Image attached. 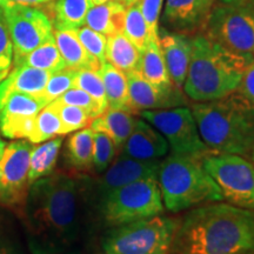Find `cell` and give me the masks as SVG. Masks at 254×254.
<instances>
[{"label": "cell", "instance_id": "18", "mask_svg": "<svg viewBox=\"0 0 254 254\" xmlns=\"http://www.w3.org/2000/svg\"><path fill=\"white\" fill-rule=\"evenodd\" d=\"M168 150L170 146L164 135L144 119H138L120 150V155L136 160H159L168 153Z\"/></svg>", "mask_w": 254, "mask_h": 254}, {"label": "cell", "instance_id": "23", "mask_svg": "<svg viewBox=\"0 0 254 254\" xmlns=\"http://www.w3.org/2000/svg\"><path fill=\"white\" fill-rule=\"evenodd\" d=\"M98 72L103 79L109 109L128 111V112L134 113L131 107V101H129L128 81H127L126 73L114 67L107 62L101 64Z\"/></svg>", "mask_w": 254, "mask_h": 254}, {"label": "cell", "instance_id": "1", "mask_svg": "<svg viewBox=\"0 0 254 254\" xmlns=\"http://www.w3.org/2000/svg\"><path fill=\"white\" fill-rule=\"evenodd\" d=\"M85 177L56 173L38 179L25 199V219L34 254H60L78 240L86 204Z\"/></svg>", "mask_w": 254, "mask_h": 254}, {"label": "cell", "instance_id": "3", "mask_svg": "<svg viewBox=\"0 0 254 254\" xmlns=\"http://www.w3.org/2000/svg\"><path fill=\"white\" fill-rule=\"evenodd\" d=\"M205 145L214 153L250 155L254 145V106L239 92L190 106Z\"/></svg>", "mask_w": 254, "mask_h": 254}, {"label": "cell", "instance_id": "30", "mask_svg": "<svg viewBox=\"0 0 254 254\" xmlns=\"http://www.w3.org/2000/svg\"><path fill=\"white\" fill-rule=\"evenodd\" d=\"M122 32L128 38L133 45L140 51V53H142V51L151 41V38L139 4L127 6Z\"/></svg>", "mask_w": 254, "mask_h": 254}, {"label": "cell", "instance_id": "10", "mask_svg": "<svg viewBox=\"0 0 254 254\" xmlns=\"http://www.w3.org/2000/svg\"><path fill=\"white\" fill-rule=\"evenodd\" d=\"M138 114L164 135L172 153L198 158L213 153L202 141L194 116L189 107L141 111Z\"/></svg>", "mask_w": 254, "mask_h": 254}, {"label": "cell", "instance_id": "33", "mask_svg": "<svg viewBox=\"0 0 254 254\" xmlns=\"http://www.w3.org/2000/svg\"><path fill=\"white\" fill-rule=\"evenodd\" d=\"M118 152L117 146L106 133L93 131V170L95 172H105Z\"/></svg>", "mask_w": 254, "mask_h": 254}, {"label": "cell", "instance_id": "13", "mask_svg": "<svg viewBox=\"0 0 254 254\" xmlns=\"http://www.w3.org/2000/svg\"><path fill=\"white\" fill-rule=\"evenodd\" d=\"M46 103L40 97L13 93L0 110V132L9 139L31 141L36 131V118Z\"/></svg>", "mask_w": 254, "mask_h": 254}, {"label": "cell", "instance_id": "9", "mask_svg": "<svg viewBox=\"0 0 254 254\" xmlns=\"http://www.w3.org/2000/svg\"><path fill=\"white\" fill-rule=\"evenodd\" d=\"M202 165L227 204L254 211V164L241 155L209 153Z\"/></svg>", "mask_w": 254, "mask_h": 254}, {"label": "cell", "instance_id": "26", "mask_svg": "<svg viewBox=\"0 0 254 254\" xmlns=\"http://www.w3.org/2000/svg\"><path fill=\"white\" fill-rule=\"evenodd\" d=\"M66 158L73 170L87 172L93 168V129L82 128L69 136L66 144Z\"/></svg>", "mask_w": 254, "mask_h": 254}, {"label": "cell", "instance_id": "32", "mask_svg": "<svg viewBox=\"0 0 254 254\" xmlns=\"http://www.w3.org/2000/svg\"><path fill=\"white\" fill-rule=\"evenodd\" d=\"M74 87L81 88L82 91L90 94L92 99L99 105L103 113L109 109L103 79H101L98 71H94V69H79L75 73Z\"/></svg>", "mask_w": 254, "mask_h": 254}, {"label": "cell", "instance_id": "25", "mask_svg": "<svg viewBox=\"0 0 254 254\" xmlns=\"http://www.w3.org/2000/svg\"><path fill=\"white\" fill-rule=\"evenodd\" d=\"M141 53L123 32L107 37L106 62L124 73L139 68Z\"/></svg>", "mask_w": 254, "mask_h": 254}, {"label": "cell", "instance_id": "40", "mask_svg": "<svg viewBox=\"0 0 254 254\" xmlns=\"http://www.w3.org/2000/svg\"><path fill=\"white\" fill-rule=\"evenodd\" d=\"M237 92L254 106V60L247 66Z\"/></svg>", "mask_w": 254, "mask_h": 254}, {"label": "cell", "instance_id": "21", "mask_svg": "<svg viewBox=\"0 0 254 254\" xmlns=\"http://www.w3.org/2000/svg\"><path fill=\"white\" fill-rule=\"evenodd\" d=\"M138 118L128 111L107 109L101 116L91 122V128L95 132H104L112 139L120 151L136 125Z\"/></svg>", "mask_w": 254, "mask_h": 254}, {"label": "cell", "instance_id": "34", "mask_svg": "<svg viewBox=\"0 0 254 254\" xmlns=\"http://www.w3.org/2000/svg\"><path fill=\"white\" fill-rule=\"evenodd\" d=\"M53 103L58 109L60 120H62L63 135L85 128L93 120L91 114L81 107L62 104L58 100H55Z\"/></svg>", "mask_w": 254, "mask_h": 254}, {"label": "cell", "instance_id": "11", "mask_svg": "<svg viewBox=\"0 0 254 254\" xmlns=\"http://www.w3.org/2000/svg\"><path fill=\"white\" fill-rule=\"evenodd\" d=\"M2 11L13 45L14 64L53 37L52 21L37 6L6 2Z\"/></svg>", "mask_w": 254, "mask_h": 254}, {"label": "cell", "instance_id": "41", "mask_svg": "<svg viewBox=\"0 0 254 254\" xmlns=\"http://www.w3.org/2000/svg\"><path fill=\"white\" fill-rule=\"evenodd\" d=\"M6 2H13V4H20L26 6H40L52 2L53 0H5Z\"/></svg>", "mask_w": 254, "mask_h": 254}, {"label": "cell", "instance_id": "14", "mask_svg": "<svg viewBox=\"0 0 254 254\" xmlns=\"http://www.w3.org/2000/svg\"><path fill=\"white\" fill-rule=\"evenodd\" d=\"M131 107L134 113L141 111L167 110L187 106L186 94L173 84L159 86L147 81L138 69L126 73Z\"/></svg>", "mask_w": 254, "mask_h": 254}, {"label": "cell", "instance_id": "28", "mask_svg": "<svg viewBox=\"0 0 254 254\" xmlns=\"http://www.w3.org/2000/svg\"><path fill=\"white\" fill-rule=\"evenodd\" d=\"M138 71L146 80L159 86L173 84L168 74L166 64L158 40H151L142 51Z\"/></svg>", "mask_w": 254, "mask_h": 254}, {"label": "cell", "instance_id": "48", "mask_svg": "<svg viewBox=\"0 0 254 254\" xmlns=\"http://www.w3.org/2000/svg\"><path fill=\"white\" fill-rule=\"evenodd\" d=\"M5 4H6L5 0H0V8L4 7V5H5Z\"/></svg>", "mask_w": 254, "mask_h": 254}, {"label": "cell", "instance_id": "16", "mask_svg": "<svg viewBox=\"0 0 254 254\" xmlns=\"http://www.w3.org/2000/svg\"><path fill=\"white\" fill-rule=\"evenodd\" d=\"M160 160H136L120 155L105 171L99 182L98 193L100 199L113 190L128 184L145 179H158Z\"/></svg>", "mask_w": 254, "mask_h": 254}, {"label": "cell", "instance_id": "15", "mask_svg": "<svg viewBox=\"0 0 254 254\" xmlns=\"http://www.w3.org/2000/svg\"><path fill=\"white\" fill-rule=\"evenodd\" d=\"M215 0H165L161 28L194 36L202 32Z\"/></svg>", "mask_w": 254, "mask_h": 254}, {"label": "cell", "instance_id": "29", "mask_svg": "<svg viewBox=\"0 0 254 254\" xmlns=\"http://www.w3.org/2000/svg\"><path fill=\"white\" fill-rule=\"evenodd\" d=\"M18 65L30 66V67L44 69L51 73H56L66 68V64L57 47L55 37L41 44L36 50L14 64V66Z\"/></svg>", "mask_w": 254, "mask_h": 254}, {"label": "cell", "instance_id": "35", "mask_svg": "<svg viewBox=\"0 0 254 254\" xmlns=\"http://www.w3.org/2000/svg\"><path fill=\"white\" fill-rule=\"evenodd\" d=\"M77 71L71 68H64L62 71L52 73L49 81H47L43 93L40 94V98L45 101L46 104L52 103L56 99L68 91L69 88L74 87V77Z\"/></svg>", "mask_w": 254, "mask_h": 254}, {"label": "cell", "instance_id": "47", "mask_svg": "<svg viewBox=\"0 0 254 254\" xmlns=\"http://www.w3.org/2000/svg\"><path fill=\"white\" fill-rule=\"evenodd\" d=\"M250 157H251V160H252V163L254 164V145L252 147V151H251V153H250Z\"/></svg>", "mask_w": 254, "mask_h": 254}, {"label": "cell", "instance_id": "7", "mask_svg": "<svg viewBox=\"0 0 254 254\" xmlns=\"http://www.w3.org/2000/svg\"><path fill=\"white\" fill-rule=\"evenodd\" d=\"M201 33L230 52L252 63L254 60V1L245 4L215 1Z\"/></svg>", "mask_w": 254, "mask_h": 254}, {"label": "cell", "instance_id": "45", "mask_svg": "<svg viewBox=\"0 0 254 254\" xmlns=\"http://www.w3.org/2000/svg\"><path fill=\"white\" fill-rule=\"evenodd\" d=\"M139 1H140V0H123V2H124V4H125L126 6H131V5L138 4Z\"/></svg>", "mask_w": 254, "mask_h": 254}, {"label": "cell", "instance_id": "6", "mask_svg": "<svg viewBox=\"0 0 254 254\" xmlns=\"http://www.w3.org/2000/svg\"><path fill=\"white\" fill-rule=\"evenodd\" d=\"M179 220L168 217L120 225L105 237L104 254H168Z\"/></svg>", "mask_w": 254, "mask_h": 254}, {"label": "cell", "instance_id": "20", "mask_svg": "<svg viewBox=\"0 0 254 254\" xmlns=\"http://www.w3.org/2000/svg\"><path fill=\"white\" fill-rule=\"evenodd\" d=\"M57 47L62 55L66 67L75 69L98 71L101 64L85 50L74 30H53Z\"/></svg>", "mask_w": 254, "mask_h": 254}, {"label": "cell", "instance_id": "36", "mask_svg": "<svg viewBox=\"0 0 254 254\" xmlns=\"http://www.w3.org/2000/svg\"><path fill=\"white\" fill-rule=\"evenodd\" d=\"M79 40L90 55L99 62L104 64L106 62V45L107 37L104 34L95 32L87 26H82L78 30H74Z\"/></svg>", "mask_w": 254, "mask_h": 254}, {"label": "cell", "instance_id": "44", "mask_svg": "<svg viewBox=\"0 0 254 254\" xmlns=\"http://www.w3.org/2000/svg\"><path fill=\"white\" fill-rule=\"evenodd\" d=\"M92 6L95 5H101L105 4V2H109V1H123V0H90Z\"/></svg>", "mask_w": 254, "mask_h": 254}, {"label": "cell", "instance_id": "22", "mask_svg": "<svg viewBox=\"0 0 254 254\" xmlns=\"http://www.w3.org/2000/svg\"><path fill=\"white\" fill-rule=\"evenodd\" d=\"M127 6L123 1H109L92 6L85 18V26L105 37L123 31Z\"/></svg>", "mask_w": 254, "mask_h": 254}, {"label": "cell", "instance_id": "43", "mask_svg": "<svg viewBox=\"0 0 254 254\" xmlns=\"http://www.w3.org/2000/svg\"><path fill=\"white\" fill-rule=\"evenodd\" d=\"M219 1L224 2V4H245V2H251L254 0H219Z\"/></svg>", "mask_w": 254, "mask_h": 254}, {"label": "cell", "instance_id": "5", "mask_svg": "<svg viewBox=\"0 0 254 254\" xmlns=\"http://www.w3.org/2000/svg\"><path fill=\"white\" fill-rule=\"evenodd\" d=\"M158 184L164 206L172 213L221 201V190L205 170L202 158L174 154L160 161Z\"/></svg>", "mask_w": 254, "mask_h": 254}, {"label": "cell", "instance_id": "38", "mask_svg": "<svg viewBox=\"0 0 254 254\" xmlns=\"http://www.w3.org/2000/svg\"><path fill=\"white\" fill-rule=\"evenodd\" d=\"M56 100L60 101L62 104L81 107V109L86 110L87 112L91 114L93 119L103 114V111L100 110L99 105L92 99L90 94L86 93L85 91H82L81 88H78V87L69 88L68 91H66L62 97H59L58 99Z\"/></svg>", "mask_w": 254, "mask_h": 254}, {"label": "cell", "instance_id": "39", "mask_svg": "<svg viewBox=\"0 0 254 254\" xmlns=\"http://www.w3.org/2000/svg\"><path fill=\"white\" fill-rule=\"evenodd\" d=\"M165 0H140L138 2L141 14L147 25L151 40L159 41V27H160L161 6Z\"/></svg>", "mask_w": 254, "mask_h": 254}, {"label": "cell", "instance_id": "37", "mask_svg": "<svg viewBox=\"0 0 254 254\" xmlns=\"http://www.w3.org/2000/svg\"><path fill=\"white\" fill-rule=\"evenodd\" d=\"M13 63V45L4 15V11L0 8V81L9 73Z\"/></svg>", "mask_w": 254, "mask_h": 254}, {"label": "cell", "instance_id": "46", "mask_svg": "<svg viewBox=\"0 0 254 254\" xmlns=\"http://www.w3.org/2000/svg\"><path fill=\"white\" fill-rule=\"evenodd\" d=\"M5 142L0 139V160H1L2 158V153H4V150H5Z\"/></svg>", "mask_w": 254, "mask_h": 254}, {"label": "cell", "instance_id": "31", "mask_svg": "<svg viewBox=\"0 0 254 254\" xmlns=\"http://www.w3.org/2000/svg\"><path fill=\"white\" fill-rule=\"evenodd\" d=\"M58 134L63 135V124L60 120L58 109L52 101L38 113L36 118V131L30 142L41 144Z\"/></svg>", "mask_w": 254, "mask_h": 254}, {"label": "cell", "instance_id": "24", "mask_svg": "<svg viewBox=\"0 0 254 254\" xmlns=\"http://www.w3.org/2000/svg\"><path fill=\"white\" fill-rule=\"evenodd\" d=\"M91 7L90 0H53L50 7L53 30H78L85 26Z\"/></svg>", "mask_w": 254, "mask_h": 254}, {"label": "cell", "instance_id": "4", "mask_svg": "<svg viewBox=\"0 0 254 254\" xmlns=\"http://www.w3.org/2000/svg\"><path fill=\"white\" fill-rule=\"evenodd\" d=\"M250 64V60L224 49L201 32L196 33L192 36L184 93L194 103L221 99L238 90Z\"/></svg>", "mask_w": 254, "mask_h": 254}, {"label": "cell", "instance_id": "27", "mask_svg": "<svg viewBox=\"0 0 254 254\" xmlns=\"http://www.w3.org/2000/svg\"><path fill=\"white\" fill-rule=\"evenodd\" d=\"M63 145V138L50 139L34 146L30 158V168H28V184L32 185L38 179L52 174L57 165L60 148Z\"/></svg>", "mask_w": 254, "mask_h": 254}, {"label": "cell", "instance_id": "8", "mask_svg": "<svg viewBox=\"0 0 254 254\" xmlns=\"http://www.w3.org/2000/svg\"><path fill=\"white\" fill-rule=\"evenodd\" d=\"M164 208L158 179L128 184L100 199L101 217L112 227L161 215Z\"/></svg>", "mask_w": 254, "mask_h": 254}, {"label": "cell", "instance_id": "2", "mask_svg": "<svg viewBox=\"0 0 254 254\" xmlns=\"http://www.w3.org/2000/svg\"><path fill=\"white\" fill-rule=\"evenodd\" d=\"M168 254H254V211L219 201L195 207L179 220Z\"/></svg>", "mask_w": 254, "mask_h": 254}, {"label": "cell", "instance_id": "12", "mask_svg": "<svg viewBox=\"0 0 254 254\" xmlns=\"http://www.w3.org/2000/svg\"><path fill=\"white\" fill-rule=\"evenodd\" d=\"M34 144L28 140L13 141L5 146L0 160V202L14 205L26 199L30 158Z\"/></svg>", "mask_w": 254, "mask_h": 254}, {"label": "cell", "instance_id": "19", "mask_svg": "<svg viewBox=\"0 0 254 254\" xmlns=\"http://www.w3.org/2000/svg\"><path fill=\"white\" fill-rule=\"evenodd\" d=\"M52 73L44 69L18 65L0 81V110L13 93L40 97Z\"/></svg>", "mask_w": 254, "mask_h": 254}, {"label": "cell", "instance_id": "17", "mask_svg": "<svg viewBox=\"0 0 254 254\" xmlns=\"http://www.w3.org/2000/svg\"><path fill=\"white\" fill-rule=\"evenodd\" d=\"M159 46L174 86L182 90L185 84L192 53V36L170 32L159 27Z\"/></svg>", "mask_w": 254, "mask_h": 254}, {"label": "cell", "instance_id": "42", "mask_svg": "<svg viewBox=\"0 0 254 254\" xmlns=\"http://www.w3.org/2000/svg\"><path fill=\"white\" fill-rule=\"evenodd\" d=\"M0 254H18V253H15V251L12 249V247H9L4 243H0Z\"/></svg>", "mask_w": 254, "mask_h": 254}]
</instances>
